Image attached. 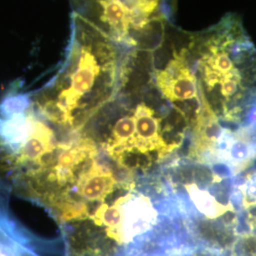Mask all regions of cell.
I'll list each match as a JSON object with an SVG mask.
<instances>
[{"instance_id":"cell-9","label":"cell","mask_w":256,"mask_h":256,"mask_svg":"<svg viewBox=\"0 0 256 256\" xmlns=\"http://www.w3.org/2000/svg\"><path fill=\"white\" fill-rule=\"evenodd\" d=\"M0 256H39L30 241L12 227L0 223Z\"/></svg>"},{"instance_id":"cell-2","label":"cell","mask_w":256,"mask_h":256,"mask_svg":"<svg viewBox=\"0 0 256 256\" xmlns=\"http://www.w3.org/2000/svg\"><path fill=\"white\" fill-rule=\"evenodd\" d=\"M200 97L216 116L240 124L256 102V48L236 14L189 34Z\"/></svg>"},{"instance_id":"cell-3","label":"cell","mask_w":256,"mask_h":256,"mask_svg":"<svg viewBox=\"0 0 256 256\" xmlns=\"http://www.w3.org/2000/svg\"><path fill=\"white\" fill-rule=\"evenodd\" d=\"M227 165L234 174L245 171L256 160V128L243 126L236 131L224 129L210 156Z\"/></svg>"},{"instance_id":"cell-5","label":"cell","mask_w":256,"mask_h":256,"mask_svg":"<svg viewBox=\"0 0 256 256\" xmlns=\"http://www.w3.org/2000/svg\"><path fill=\"white\" fill-rule=\"evenodd\" d=\"M158 214L151 200L142 194L129 192L124 206L122 223L119 232V245L128 244L135 238L151 229L158 220Z\"/></svg>"},{"instance_id":"cell-1","label":"cell","mask_w":256,"mask_h":256,"mask_svg":"<svg viewBox=\"0 0 256 256\" xmlns=\"http://www.w3.org/2000/svg\"><path fill=\"white\" fill-rule=\"evenodd\" d=\"M128 50L72 14L63 64L50 82L32 95L37 110L63 132H79L118 93Z\"/></svg>"},{"instance_id":"cell-10","label":"cell","mask_w":256,"mask_h":256,"mask_svg":"<svg viewBox=\"0 0 256 256\" xmlns=\"http://www.w3.org/2000/svg\"><path fill=\"white\" fill-rule=\"evenodd\" d=\"M241 206L244 210L256 208V170L246 174L238 186Z\"/></svg>"},{"instance_id":"cell-11","label":"cell","mask_w":256,"mask_h":256,"mask_svg":"<svg viewBox=\"0 0 256 256\" xmlns=\"http://www.w3.org/2000/svg\"></svg>"},{"instance_id":"cell-4","label":"cell","mask_w":256,"mask_h":256,"mask_svg":"<svg viewBox=\"0 0 256 256\" xmlns=\"http://www.w3.org/2000/svg\"><path fill=\"white\" fill-rule=\"evenodd\" d=\"M136 122V150L140 154L158 152L164 156L174 149V144L168 146L162 135V119L146 102H138L132 110Z\"/></svg>"},{"instance_id":"cell-8","label":"cell","mask_w":256,"mask_h":256,"mask_svg":"<svg viewBox=\"0 0 256 256\" xmlns=\"http://www.w3.org/2000/svg\"><path fill=\"white\" fill-rule=\"evenodd\" d=\"M138 18L150 25L169 23L167 0H120Z\"/></svg>"},{"instance_id":"cell-7","label":"cell","mask_w":256,"mask_h":256,"mask_svg":"<svg viewBox=\"0 0 256 256\" xmlns=\"http://www.w3.org/2000/svg\"><path fill=\"white\" fill-rule=\"evenodd\" d=\"M185 189L196 208L208 220H216L228 212H236L230 202L221 203L210 192L202 190L194 183L186 184Z\"/></svg>"},{"instance_id":"cell-6","label":"cell","mask_w":256,"mask_h":256,"mask_svg":"<svg viewBox=\"0 0 256 256\" xmlns=\"http://www.w3.org/2000/svg\"><path fill=\"white\" fill-rule=\"evenodd\" d=\"M136 150V122L133 113L124 114L114 124L106 152L120 166L124 167L126 154Z\"/></svg>"}]
</instances>
